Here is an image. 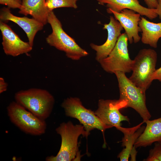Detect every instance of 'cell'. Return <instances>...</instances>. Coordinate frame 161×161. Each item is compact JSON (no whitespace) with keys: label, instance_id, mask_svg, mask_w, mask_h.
I'll return each mask as SVG.
<instances>
[{"label":"cell","instance_id":"6da1fadb","mask_svg":"<svg viewBox=\"0 0 161 161\" xmlns=\"http://www.w3.org/2000/svg\"><path fill=\"white\" fill-rule=\"evenodd\" d=\"M15 101L39 118L45 120L50 115L55 103L47 90L32 88L15 93Z\"/></svg>","mask_w":161,"mask_h":161},{"label":"cell","instance_id":"e0dca14e","mask_svg":"<svg viewBox=\"0 0 161 161\" xmlns=\"http://www.w3.org/2000/svg\"><path fill=\"white\" fill-rule=\"evenodd\" d=\"M143 123V121L137 125L131 128H126L120 126L117 129L124 134V136L122 141V146L125 147L118 155V157L120 158V161H128L130 152L134 143L144 130L145 127L144 126L140 127Z\"/></svg>","mask_w":161,"mask_h":161},{"label":"cell","instance_id":"7c38bea8","mask_svg":"<svg viewBox=\"0 0 161 161\" xmlns=\"http://www.w3.org/2000/svg\"><path fill=\"white\" fill-rule=\"evenodd\" d=\"M103 29L107 31L108 36L105 42L101 45L92 43L90 45L96 52L95 59L98 61L107 57L115 46L123 28L114 17H110L108 24L103 25Z\"/></svg>","mask_w":161,"mask_h":161},{"label":"cell","instance_id":"ba28073f","mask_svg":"<svg viewBox=\"0 0 161 161\" xmlns=\"http://www.w3.org/2000/svg\"><path fill=\"white\" fill-rule=\"evenodd\" d=\"M61 106L66 115L78 120L89 134L91 130L97 129L101 131L104 137L105 130L110 128L103 123L95 112L85 107L78 98H67L64 100Z\"/></svg>","mask_w":161,"mask_h":161},{"label":"cell","instance_id":"52a82bcc","mask_svg":"<svg viewBox=\"0 0 161 161\" xmlns=\"http://www.w3.org/2000/svg\"><path fill=\"white\" fill-rule=\"evenodd\" d=\"M128 38L125 32L121 34L114 48L106 58L98 62L106 72L125 73L132 71L133 60L129 56L128 48Z\"/></svg>","mask_w":161,"mask_h":161},{"label":"cell","instance_id":"277c9868","mask_svg":"<svg viewBox=\"0 0 161 161\" xmlns=\"http://www.w3.org/2000/svg\"><path fill=\"white\" fill-rule=\"evenodd\" d=\"M157 57L154 50L143 49L139 51L133 60L132 72L129 79L145 92L153 81L152 77L156 69Z\"/></svg>","mask_w":161,"mask_h":161},{"label":"cell","instance_id":"d6986e66","mask_svg":"<svg viewBox=\"0 0 161 161\" xmlns=\"http://www.w3.org/2000/svg\"><path fill=\"white\" fill-rule=\"evenodd\" d=\"M78 0H46V6L49 12L55 9L61 7H70L77 9Z\"/></svg>","mask_w":161,"mask_h":161},{"label":"cell","instance_id":"484cf974","mask_svg":"<svg viewBox=\"0 0 161 161\" xmlns=\"http://www.w3.org/2000/svg\"><path fill=\"white\" fill-rule=\"evenodd\" d=\"M158 4L157 8V13L160 19L161 20V0H157Z\"/></svg>","mask_w":161,"mask_h":161},{"label":"cell","instance_id":"cb8c5ba5","mask_svg":"<svg viewBox=\"0 0 161 161\" xmlns=\"http://www.w3.org/2000/svg\"><path fill=\"white\" fill-rule=\"evenodd\" d=\"M8 85L5 82L4 78H0V93L6 91L7 90Z\"/></svg>","mask_w":161,"mask_h":161},{"label":"cell","instance_id":"8992f818","mask_svg":"<svg viewBox=\"0 0 161 161\" xmlns=\"http://www.w3.org/2000/svg\"><path fill=\"white\" fill-rule=\"evenodd\" d=\"M7 111L10 121L24 132L35 136L45 133L47 127L45 121L39 118L16 101L10 103Z\"/></svg>","mask_w":161,"mask_h":161},{"label":"cell","instance_id":"ffe728a7","mask_svg":"<svg viewBox=\"0 0 161 161\" xmlns=\"http://www.w3.org/2000/svg\"><path fill=\"white\" fill-rule=\"evenodd\" d=\"M146 161H161V143L155 142L153 149L149 151Z\"/></svg>","mask_w":161,"mask_h":161},{"label":"cell","instance_id":"9c48e42d","mask_svg":"<svg viewBox=\"0 0 161 161\" xmlns=\"http://www.w3.org/2000/svg\"><path fill=\"white\" fill-rule=\"evenodd\" d=\"M126 108L125 103L119 100L100 99L98 108L95 112L96 115L103 123L109 128L114 127L117 129L121 126L123 121L129 122V119L123 115L120 109Z\"/></svg>","mask_w":161,"mask_h":161},{"label":"cell","instance_id":"603a6c76","mask_svg":"<svg viewBox=\"0 0 161 161\" xmlns=\"http://www.w3.org/2000/svg\"><path fill=\"white\" fill-rule=\"evenodd\" d=\"M152 79L153 81L158 80L161 82V66L156 70L152 75Z\"/></svg>","mask_w":161,"mask_h":161},{"label":"cell","instance_id":"5b68a950","mask_svg":"<svg viewBox=\"0 0 161 161\" xmlns=\"http://www.w3.org/2000/svg\"><path fill=\"white\" fill-rule=\"evenodd\" d=\"M114 74L118 84L119 100L126 104V108L131 107L135 110L145 123L151 117L146 106L145 92L133 83L125 73L117 72Z\"/></svg>","mask_w":161,"mask_h":161},{"label":"cell","instance_id":"5bb4252c","mask_svg":"<svg viewBox=\"0 0 161 161\" xmlns=\"http://www.w3.org/2000/svg\"><path fill=\"white\" fill-rule=\"evenodd\" d=\"M102 5L106 4L107 9L120 13L126 9L132 10L144 16L150 20L156 18L158 16L156 9H150L143 6L139 0H97Z\"/></svg>","mask_w":161,"mask_h":161},{"label":"cell","instance_id":"8fae6325","mask_svg":"<svg viewBox=\"0 0 161 161\" xmlns=\"http://www.w3.org/2000/svg\"><path fill=\"white\" fill-rule=\"evenodd\" d=\"M107 12L112 14L115 18L120 23L124 29L130 44L133 42H138L141 38L139 33L141 32L139 26L141 15L131 10L126 9L119 13L110 9H107Z\"/></svg>","mask_w":161,"mask_h":161},{"label":"cell","instance_id":"9a60e30c","mask_svg":"<svg viewBox=\"0 0 161 161\" xmlns=\"http://www.w3.org/2000/svg\"><path fill=\"white\" fill-rule=\"evenodd\" d=\"M145 123L146 126L134 145L136 148L146 147L155 142L161 143V117L148 120Z\"/></svg>","mask_w":161,"mask_h":161},{"label":"cell","instance_id":"30bf717a","mask_svg":"<svg viewBox=\"0 0 161 161\" xmlns=\"http://www.w3.org/2000/svg\"><path fill=\"white\" fill-rule=\"evenodd\" d=\"M0 29L2 35L3 49L6 55L16 57L27 54L32 50V47L29 42L22 41L9 25L1 21Z\"/></svg>","mask_w":161,"mask_h":161},{"label":"cell","instance_id":"ac0fdd59","mask_svg":"<svg viewBox=\"0 0 161 161\" xmlns=\"http://www.w3.org/2000/svg\"><path fill=\"white\" fill-rule=\"evenodd\" d=\"M139 26L142 32V43L157 48L158 40L161 38V22L154 23L141 17Z\"/></svg>","mask_w":161,"mask_h":161},{"label":"cell","instance_id":"2e32d148","mask_svg":"<svg viewBox=\"0 0 161 161\" xmlns=\"http://www.w3.org/2000/svg\"><path fill=\"white\" fill-rule=\"evenodd\" d=\"M46 0H22L19 13L29 15L44 25L48 23L49 12L46 6Z\"/></svg>","mask_w":161,"mask_h":161},{"label":"cell","instance_id":"3957f363","mask_svg":"<svg viewBox=\"0 0 161 161\" xmlns=\"http://www.w3.org/2000/svg\"><path fill=\"white\" fill-rule=\"evenodd\" d=\"M61 137L60 150L56 156L47 157V161H70L76 158L78 153V139L80 135L87 137L89 134L83 125H74L71 121L63 123L56 129Z\"/></svg>","mask_w":161,"mask_h":161},{"label":"cell","instance_id":"4fadbf2b","mask_svg":"<svg viewBox=\"0 0 161 161\" xmlns=\"http://www.w3.org/2000/svg\"><path fill=\"white\" fill-rule=\"evenodd\" d=\"M0 21H11L17 24L26 33L29 42L33 47V41L37 32L42 30L44 25L33 18L19 17L11 13L10 8L4 7L0 10Z\"/></svg>","mask_w":161,"mask_h":161},{"label":"cell","instance_id":"7a4b0ae2","mask_svg":"<svg viewBox=\"0 0 161 161\" xmlns=\"http://www.w3.org/2000/svg\"><path fill=\"white\" fill-rule=\"evenodd\" d=\"M48 23L52 30V33L46 38L49 45L64 52L68 58L73 60H79L89 55L87 51L81 48L64 31L61 21L53 11L49 13Z\"/></svg>","mask_w":161,"mask_h":161},{"label":"cell","instance_id":"44dd1931","mask_svg":"<svg viewBox=\"0 0 161 161\" xmlns=\"http://www.w3.org/2000/svg\"><path fill=\"white\" fill-rule=\"evenodd\" d=\"M0 4L6 5L10 9H20L22 5V0H0Z\"/></svg>","mask_w":161,"mask_h":161},{"label":"cell","instance_id":"7402d4cb","mask_svg":"<svg viewBox=\"0 0 161 161\" xmlns=\"http://www.w3.org/2000/svg\"><path fill=\"white\" fill-rule=\"evenodd\" d=\"M148 8L156 9L158 4L157 0H144Z\"/></svg>","mask_w":161,"mask_h":161},{"label":"cell","instance_id":"d4e9b609","mask_svg":"<svg viewBox=\"0 0 161 161\" xmlns=\"http://www.w3.org/2000/svg\"><path fill=\"white\" fill-rule=\"evenodd\" d=\"M136 148L134 146L133 147L130 153L131 157V161H136V156L137 151L136 149Z\"/></svg>","mask_w":161,"mask_h":161}]
</instances>
